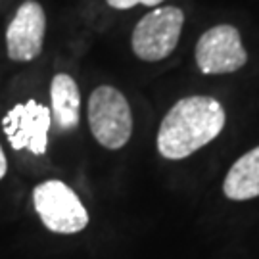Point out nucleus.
Returning a JSON list of instances; mask_svg holds the SVG:
<instances>
[{
  "instance_id": "nucleus-1",
  "label": "nucleus",
  "mask_w": 259,
  "mask_h": 259,
  "mask_svg": "<svg viewBox=\"0 0 259 259\" xmlns=\"http://www.w3.org/2000/svg\"><path fill=\"white\" fill-rule=\"evenodd\" d=\"M225 123L227 113L211 96L181 98L161 119L157 152L165 159H185L217 139Z\"/></svg>"
},
{
  "instance_id": "nucleus-2",
  "label": "nucleus",
  "mask_w": 259,
  "mask_h": 259,
  "mask_svg": "<svg viewBox=\"0 0 259 259\" xmlns=\"http://www.w3.org/2000/svg\"><path fill=\"white\" fill-rule=\"evenodd\" d=\"M89 125L96 142L108 150H119L133 135V111L121 91L100 84L89 98Z\"/></svg>"
},
{
  "instance_id": "nucleus-3",
  "label": "nucleus",
  "mask_w": 259,
  "mask_h": 259,
  "mask_svg": "<svg viewBox=\"0 0 259 259\" xmlns=\"http://www.w3.org/2000/svg\"><path fill=\"white\" fill-rule=\"evenodd\" d=\"M33 205L38 219L50 232L75 234L87 229L89 213L73 188L62 181H45L33 190Z\"/></svg>"
},
{
  "instance_id": "nucleus-4",
  "label": "nucleus",
  "mask_w": 259,
  "mask_h": 259,
  "mask_svg": "<svg viewBox=\"0 0 259 259\" xmlns=\"http://www.w3.org/2000/svg\"><path fill=\"white\" fill-rule=\"evenodd\" d=\"M185 25V14L177 6H159L148 12L133 29L131 47L142 62H161L173 54Z\"/></svg>"
},
{
  "instance_id": "nucleus-5",
  "label": "nucleus",
  "mask_w": 259,
  "mask_h": 259,
  "mask_svg": "<svg viewBox=\"0 0 259 259\" xmlns=\"http://www.w3.org/2000/svg\"><path fill=\"white\" fill-rule=\"evenodd\" d=\"M194 58L202 73L229 75L246 65L248 52L242 45L238 29L229 23H221L207 29L198 38Z\"/></svg>"
},
{
  "instance_id": "nucleus-6",
  "label": "nucleus",
  "mask_w": 259,
  "mask_h": 259,
  "mask_svg": "<svg viewBox=\"0 0 259 259\" xmlns=\"http://www.w3.org/2000/svg\"><path fill=\"white\" fill-rule=\"evenodd\" d=\"M52 113L37 100L16 104L2 119V129L14 150H29L33 156H45Z\"/></svg>"
},
{
  "instance_id": "nucleus-7",
  "label": "nucleus",
  "mask_w": 259,
  "mask_h": 259,
  "mask_svg": "<svg viewBox=\"0 0 259 259\" xmlns=\"http://www.w3.org/2000/svg\"><path fill=\"white\" fill-rule=\"evenodd\" d=\"M47 16L35 0H25L6 29V50L14 62H33L45 45Z\"/></svg>"
},
{
  "instance_id": "nucleus-8",
  "label": "nucleus",
  "mask_w": 259,
  "mask_h": 259,
  "mask_svg": "<svg viewBox=\"0 0 259 259\" xmlns=\"http://www.w3.org/2000/svg\"><path fill=\"white\" fill-rule=\"evenodd\" d=\"M223 194L232 202H246L259 196V146L240 156L223 181Z\"/></svg>"
},
{
  "instance_id": "nucleus-9",
  "label": "nucleus",
  "mask_w": 259,
  "mask_h": 259,
  "mask_svg": "<svg viewBox=\"0 0 259 259\" xmlns=\"http://www.w3.org/2000/svg\"><path fill=\"white\" fill-rule=\"evenodd\" d=\"M52 119L62 131H73L81 121V93L75 79L67 73L54 75L50 83Z\"/></svg>"
},
{
  "instance_id": "nucleus-10",
  "label": "nucleus",
  "mask_w": 259,
  "mask_h": 259,
  "mask_svg": "<svg viewBox=\"0 0 259 259\" xmlns=\"http://www.w3.org/2000/svg\"><path fill=\"white\" fill-rule=\"evenodd\" d=\"M108 4H110L111 8L115 10H129V8H135V6H157V4H161L163 0H106Z\"/></svg>"
},
{
  "instance_id": "nucleus-11",
  "label": "nucleus",
  "mask_w": 259,
  "mask_h": 259,
  "mask_svg": "<svg viewBox=\"0 0 259 259\" xmlns=\"http://www.w3.org/2000/svg\"><path fill=\"white\" fill-rule=\"evenodd\" d=\"M6 171H8V161H6V154H4V150H2V146H0V181L4 179Z\"/></svg>"
}]
</instances>
